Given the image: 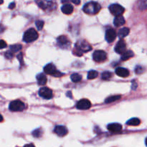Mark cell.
Here are the masks:
<instances>
[{
	"label": "cell",
	"mask_w": 147,
	"mask_h": 147,
	"mask_svg": "<svg viewBox=\"0 0 147 147\" xmlns=\"http://www.w3.org/2000/svg\"><path fill=\"white\" fill-rule=\"evenodd\" d=\"M91 49V46L86 40H79L76 42V48L73 53L77 56H81L83 53H87Z\"/></svg>",
	"instance_id": "cell-1"
},
{
	"label": "cell",
	"mask_w": 147,
	"mask_h": 147,
	"mask_svg": "<svg viewBox=\"0 0 147 147\" xmlns=\"http://www.w3.org/2000/svg\"><path fill=\"white\" fill-rule=\"evenodd\" d=\"M100 4L96 1H90L85 4L83 7V11L88 14H96L100 10Z\"/></svg>",
	"instance_id": "cell-2"
},
{
	"label": "cell",
	"mask_w": 147,
	"mask_h": 147,
	"mask_svg": "<svg viewBox=\"0 0 147 147\" xmlns=\"http://www.w3.org/2000/svg\"><path fill=\"white\" fill-rule=\"evenodd\" d=\"M37 38H38V33L33 28L27 30L23 36V40L25 42H32L33 41H35Z\"/></svg>",
	"instance_id": "cell-3"
},
{
	"label": "cell",
	"mask_w": 147,
	"mask_h": 147,
	"mask_svg": "<svg viewBox=\"0 0 147 147\" xmlns=\"http://www.w3.org/2000/svg\"><path fill=\"white\" fill-rule=\"evenodd\" d=\"M9 109L11 111H22L25 109V104L20 100H13L10 103Z\"/></svg>",
	"instance_id": "cell-4"
},
{
	"label": "cell",
	"mask_w": 147,
	"mask_h": 147,
	"mask_svg": "<svg viewBox=\"0 0 147 147\" xmlns=\"http://www.w3.org/2000/svg\"><path fill=\"white\" fill-rule=\"evenodd\" d=\"M109 10H110L111 13L114 16H116V17L122 15L125 11L124 8L122 6H121L120 4H113L110 5Z\"/></svg>",
	"instance_id": "cell-5"
},
{
	"label": "cell",
	"mask_w": 147,
	"mask_h": 147,
	"mask_svg": "<svg viewBox=\"0 0 147 147\" xmlns=\"http://www.w3.org/2000/svg\"><path fill=\"white\" fill-rule=\"evenodd\" d=\"M93 58L94 61L97 63H101L107 59V54L103 50H96L93 55Z\"/></svg>",
	"instance_id": "cell-6"
},
{
	"label": "cell",
	"mask_w": 147,
	"mask_h": 147,
	"mask_svg": "<svg viewBox=\"0 0 147 147\" xmlns=\"http://www.w3.org/2000/svg\"><path fill=\"white\" fill-rule=\"evenodd\" d=\"M39 95L45 99H50L53 97V91L49 88H42L39 90Z\"/></svg>",
	"instance_id": "cell-7"
},
{
	"label": "cell",
	"mask_w": 147,
	"mask_h": 147,
	"mask_svg": "<svg viewBox=\"0 0 147 147\" xmlns=\"http://www.w3.org/2000/svg\"><path fill=\"white\" fill-rule=\"evenodd\" d=\"M90 106H91V103L88 99H82L79 100L76 105L77 109L80 110H87L90 109Z\"/></svg>",
	"instance_id": "cell-8"
},
{
	"label": "cell",
	"mask_w": 147,
	"mask_h": 147,
	"mask_svg": "<svg viewBox=\"0 0 147 147\" xmlns=\"http://www.w3.org/2000/svg\"><path fill=\"white\" fill-rule=\"evenodd\" d=\"M106 40L108 42H112L116 37V32L113 29H109L106 32Z\"/></svg>",
	"instance_id": "cell-9"
},
{
	"label": "cell",
	"mask_w": 147,
	"mask_h": 147,
	"mask_svg": "<svg viewBox=\"0 0 147 147\" xmlns=\"http://www.w3.org/2000/svg\"><path fill=\"white\" fill-rule=\"evenodd\" d=\"M126 43L123 40H119L115 46V51L119 54H123L126 51Z\"/></svg>",
	"instance_id": "cell-10"
},
{
	"label": "cell",
	"mask_w": 147,
	"mask_h": 147,
	"mask_svg": "<svg viewBox=\"0 0 147 147\" xmlns=\"http://www.w3.org/2000/svg\"><path fill=\"white\" fill-rule=\"evenodd\" d=\"M36 2L38 4L39 7L42 9L45 10L47 9H51L52 6H53V3L47 0H36Z\"/></svg>",
	"instance_id": "cell-11"
},
{
	"label": "cell",
	"mask_w": 147,
	"mask_h": 147,
	"mask_svg": "<svg viewBox=\"0 0 147 147\" xmlns=\"http://www.w3.org/2000/svg\"><path fill=\"white\" fill-rule=\"evenodd\" d=\"M54 132L59 136H65L67 134L68 131L64 126H56L54 129Z\"/></svg>",
	"instance_id": "cell-12"
},
{
	"label": "cell",
	"mask_w": 147,
	"mask_h": 147,
	"mask_svg": "<svg viewBox=\"0 0 147 147\" xmlns=\"http://www.w3.org/2000/svg\"><path fill=\"white\" fill-rule=\"evenodd\" d=\"M108 129L113 133H119L122 130V126L120 123H113L108 125Z\"/></svg>",
	"instance_id": "cell-13"
},
{
	"label": "cell",
	"mask_w": 147,
	"mask_h": 147,
	"mask_svg": "<svg viewBox=\"0 0 147 147\" xmlns=\"http://www.w3.org/2000/svg\"><path fill=\"white\" fill-rule=\"evenodd\" d=\"M116 73L117 76L122 78H126L129 76V71L123 67H117L116 69Z\"/></svg>",
	"instance_id": "cell-14"
},
{
	"label": "cell",
	"mask_w": 147,
	"mask_h": 147,
	"mask_svg": "<svg viewBox=\"0 0 147 147\" xmlns=\"http://www.w3.org/2000/svg\"><path fill=\"white\" fill-rule=\"evenodd\" d=\"M56 70H57V69H56L55 66L53 64H52V63L47 64V65L45 66L44 67L45 73L49 75H52V76L55 73Z\"/></svg>",
	"instance_id": "cell-15"
},
{
	"label": "cell",
	"mask_w": 147,
	"mask_h": 147,
	"mask_svg": "<svg viewBox=\"0 0 147 147\" xmlns=\"http://www.w3.org/2000/svg\"><path fill=\"white\" fill-rule=\"evenodd\" d=\"M57 41L59 45H60L61 47H64V46L67 45L70 46V41H69V40L65 37V36H60V37L57 38Z\"/></svg>",
	"instance_id": "cell-16"
},
{
	"label": "cell",
	"mask_w": 147,
	"mask_h": 147,
	"mask_svg": "<svg viewBox=\"0 0 147 147\" xmlns=\"http://www.w3.org/2000/svg\"><path fill=\"white\" fill-rule=\"evenodd\" d=\"M62 11L65 14H70L73 11V7L70 4H65L61 8Z\"/></svg>",
	"instance_id": "cell-17"
},
{
	"label": "cell",
	"mask_w": 147,
	"mask_h": 147,
	"mask_svg": "<svg viewBox=\"0 0 147 147\" xmlns=\"http://www.w3.org/2000/svg\"><path fill=\"white\" fill-rule=\"evenodd\" d=\"M37 83L40 86H44L47 83V77L43 73H40L37 76Z\"/></svg>",
	"instance_id": "cell-18"
},
{
	"label": "cell",
	"mask_w": 147,
	"mask_h": 147,
	"mask_svg": "<svg viewBox=\"0 0 147 147\" xmlns=\"http://www.w3.org/2000/svg\"><path fill=\"white\" fill-rule=\"evenodd\" d=\"M113 23H114V25L116 27H121V26L125 24V19L123 18V17L121 16H117L116 17V18L114 19V21H113Z\"/></svg>",
	"instance_id": "cell-19"
},
{
	"label": "cell",
	"mask_w": 147,
	"mask_h": 147,
	"mask_svg": "<svg viewBox=\"0 0 147 147\" xmlns=\"http://www.w3.org/2000/svg\"><path fill=\"white\" fill-rule=\"evenodd\" d=\"M129 29L127 28V27H123V28H121L119 32V38L120 39H123V37H126V36L129 34Z\"/></svg>",
	"instance_id": "cell-20"
},
{
	"label": "cell",
	"mask_w": 147,
	"mask_h": 147,
	"mask_svg": "<svg viewBox=\"0 0 147 147\" xmlns=\"http://www.w3.org/2000/svg\"><path fill=\"white\" fill-rule=\"evenodd\" d=\"M134 56V53L131 50H127V51H125L124 53L122 54L121 56V60L125 61V60H127L129 59H130L131 57H132Z\"/></svg>",
	"instance_id": "cell-21"
},
{
	"label": "cell",
	"mask_w": 147,
	"mask_h": 147,
	"mask_svg": "<svg viewBox=\"0 0 147 147\" xmlns=\"http://www.w3.org/2000/svg\"><path fill=\"white\" fill-rule=\"evenodd\" d=\"M141 121L139 119L137 118H133V119H131L126 122L127 125L129 126H139L140 124Z\"/></svg>",
	"instance_id": "cell-22"
},
{
	"label": "cell",
	"mask_w": 147,
	"mask_h": 147,
	"mask_svg": "<svg viewBox=\"0 0 147 147\" xmlns=\"http://www.w3.org/2000/svg\"><path fill=\"white\" fill-rule=\"evenodd\" d=\"M121 98V96H110V97L107 98L105 100V103H113V102L116 101L117 100Z\"/></svg>",
	"instance_id": "cell-23"
},
{
	"label": "cell",
	"mask_w": 147,
	"mask_h": 147,
	"mask_svg": "<svg viewBox=\"0 0 147 147\" xmlns=\"http://www.w3.org/2000/svg\"><path fill=\"white\" fill-rule=\"evenodd\" d=\"M70 78H71L72 81L74 82V83H78V82L80 81L82 79V76L78 74V73H73L70 76Z\"/></svg>",
	"instance_id": "cell-24"
},
{
	"label": "cell",
	"mask_w": 147,
	"mask_h": 147,
	"mask_svg": "<svg viewBox=\"0 0 147 147\" xmlns=\"http://www.w3.org/2000/svg\"><path fill=\"white\" fill-rule=\"evenodd\" d=\"M138 5L141 10L146 9L147 8V0H139Z\"/></svg>",
	"instance_id": "cell-25"
},
{
	"label": "cell",
	"mask_w": 147,
	"mask_h": 147,
	"mask_svg": "<svg viewBox=\"0 0 147 147\" xmlns=\"http://www.w3.org/2000/svg\"><path fill=\"white\" fill-rule=\"evenodd\" d=\"M98 72L96 70H90L88 73V79L89 80H93V79L96 78L98 76Z\"/></svg>",
	"instance_id": "cell-26"
},
{
	"label": "cell",
	"mask_w": 147,
	"mask_h": 147,
	"mask_svg": "<svg viewBox=\"0 0 147 147\" xmlns=\"http://www.w3.org/2000/svg\"><path fill=\"white\" fill-rule=\"evenodd\" d=\"M22 48V46L21 45L17 44V45H11V47H10L9 50L14 53H16V52L20 51Z\"/></svg>",
	"instance_id": "cell-27"
},
{
	"label": "cell",
	"mask_w": 147,
	"mask_h": 147,
	"mask_svg": "<svg viewBox=\"0 0 147 147\" xmlns=\"http://www.w3.org/2000/svg\"><path fill=\"white\" fill-rule=\"evenodd\" d=\"M42 134H43V131H42V129H35L34 131H33V132H32L33 136L35 138L41 137L42 135Z\"/></svg>",
	"instance_id": "cell-28"
},
{
	"label": "cell",
	"mask_w": 147,
	"mask_h": 147,
	"mask_svg": "<svg viewBox=\"0 0 147 147\" xmlns=\"http://www.w3.org/2000/svg\"><path fill=\"white\" fill-rule=\"evenodd\" d=\"M112 77V73L109 71H105L102 73L101 78L104 80H107Z\"/></svg>",
	"instance_id": "cell-29"
},
{
	"label": "cell",
	"mask_w": 147,
	"mask_h": 147,
	"mask_svg": "<svg viewBox=\"0 0 147 147\" xmlns=\"http://www.w3.org/2000/svg\"><path fill=\"white\" fill-rule=\"evenodd\" d=\"M35 24L36 27H37V29H38L39 30H40L42 29L43 26H44V22H43L42 20H37V21H36Z\"/></svg>",
	"instance_id": "cell-30"
},
{
	"label": "cell",
	"mask_w": 147,
	"mask_h": 147,
	"mask_svg": "<svg viewBox=\"0 0 147 147\" xmlns=\"http://www.w3.org/2000/svg\"><path fill=\"white\" fill-rule=\"evenodd\" d=\"M13 56H14V54H13V53L11 51H7L5 53V57L7 59H11L13 57Z\"/></svg>",
	"instance_id": "cell-31"
},
{
	"label": "cell",
	"mask_w": 147,
	"mask_h": 147,
	"mask_svg": "<svg viewBox=\"0 0 147 147\" xmlns=\"http://www.w3.org/2000/svg\"><path fill=\"white\" fill-rule=\"evenodd\" d=\"M135 72H136L137 74H141L144 72L143 67H141V66H136V69H135Z\"/></svg>",
	"instance_id": "cell-32"
},
{
	"label": "cell",
	"mask_w": 147,
	"mask_h": 147,
	"mask_svg": "<svg viewBox=\"0 0 147 147\" xmlns=\"http://www.w3.org/2000/svg\"><path fill=\"white\" fill-rule=\"evenodd\" d=\"M7 47V43L4 40H0V49H3Z\"/></svg>",
	"instance_id": "cell-33"
},
{
	"label": "cell",
	"mask_w": 147,
	"mask_h": 147,
	"mask_svg": "<svg viewBox=\"0 0 147 147\" xmlns=\"http://www.w3.org/2000/svg\"><path fill=\"white\" fill-rule=\"evenodd\" d=\"M53 76H54V77H60V76H63V73H60V72H59V71H57V70H56V72L53 75Z\"/></svg>",
	"instance_id": "cell-34"
},
{
	"label": "cell",
	"mask_w": 147,
	"mask_h": 147,
	"mask_svg": "<svg viewBox=\"0 0 147 147\" xmlns=\"http://www.w3.org/2000/svg\"><path fill=\"white\" fill-rule=\"evenodd\" d=\"M22 53H20V54H19V55H18V57H17V58L19 59V60H20V64L21 65H23V60H22Z\"/></svg>",
	"instance_id": "cell-35"
},
{
	"label": "cell",
	"mask_w": 147,
	"mask_h": 147,
	"mask_svg": "<svg viewBox=\"0 0 147 147\" xmlns=\"http://www.w3.org/2000/svg\"><path fill=\"white\" fill-rule=\"evenodd\" d=\"M71 1L73 3H74L75 4H76V5H78V4H79L80 3V0H71Z\"/></svg>",
	"instance_id": "cell-36"
},
{
	"label": "cell",
	"mask_w": 147,
	"mask_h": 147,
	"mask_svg": "<svg viewBox=\"0 0 147 147\" xmlns=\"http://www.w3.org/2000/svg\"><path fill=\"white\" fill-rule=\"evenodd\" d=\"M14 7H15V3L14 2H11L9 4V9H14Z\"/></svg>",
	"instance_id": "cell-37"
},
{
	"label": "cell",
	"mask_w": 147,
	"mask_h": 147,
	"mask_svg": "<svg viewBox=\"0 0 147 147\" xmlns=\"http://www.w3.org/2000/svg\"><path fill=\"white\" fill-rule=\"evenodd\" d=\"M4 29L5 28H4V26H3L2 24H0V33H2L4 31Z\"/></svg>",
	"instance_id": "cell-38"
},
{
	"label": "cell",
	"mask_w": 147,
	"mask_h": 147,
	"mask_svg": "<svg viewBox=\"0 0 147 147\" xmlns=\"http://www.w3.org/2000/svg\"><path fill=\"white\" fill-rule=\"evenodd\" d=\"M24 147H35L34 146V144H26Z\"/></svg>",
	"instance_id": "cell-39"
},
{
	"label": "cell",
	"mask_w": 147,
	"mask_h": 147,
	"mask_svg": "<svg viewBox=\"0 0 147 147\" xmlns=\"http://www.w3.org/2000/svg\"><path fill=\"white\" fill-rule=\"evenodd\" d=\"M69 1H70V0H62V2L64 3V4H66V3L67 4V2H68Z\"/></svg>",
	"instance_id": "cell-40"
},
{
	"label": "cell",
	"mask_w": 147,
	"mask_h": 147,
	"mask_svg": "<svg viewBox=\"0 0 147 147\" xmlns=\"http://www.w3.org/2000/svg\"><path fill=\"white\" fill-rule=\"evenodd\" d=\"M67 96H69V97L72 98V95H71V93H70V92H68V93H67Z\"/></svg>",
	"instance_id": "cell-41"
},
{
	"label": "cell",
	"mask_w": 147,
	"mask_h": 147,
	"mask_svg": "<svg viewBox=\"0 0 147 147\" xmlns=\"http://www.w3.org/2000/svg\"><path fill=\"white\" fill-rule=\"evenodd\" d=\"M3 119H3V116H1V114H0V122L3 121Z\"/></svg>",
	"instance_id": "cell-42"
},
{
	"label": "cell",
	"mask_w": 147,
	"mask_h": 147,
	"mask_svg": "<svg viewBox=\"0 0 147 147\" xmlns=\"http://www.w3.org/2000/svg\"><path fill=\"white\" fill-rule=\"evenodd\" d=\"M3 2H4V1H3V0H0V4H3Z\"/></svg>",
	"instance_id": "cell-43"
},
{
	"label": "cell",
	"mask_w": 147,
	"mask_h": 147,
	"mask_svg": "<svg viewBox=\"0 0 147 147\" xmlns=\"http://www.w3.org/2000/svg\"><path fill=\"white\" fill-rule=\"evenodd\" d=\"M145 144H146V146H147V138L146 139V140H145Z\"/></svg>",
	"instance_id": "cell-44"
}]
</instances>
